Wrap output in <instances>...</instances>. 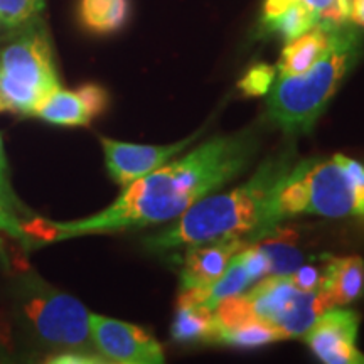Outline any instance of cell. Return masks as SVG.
Wrapping results in <instances>:
<instances>
[{
  "label": "cell",
  "instance_id": "cell-2",
  "mask_svg": "<svg viewBox=\"0 0 364 364\" xmlns=\"http://www.w3.org/2000/svg\"><path fill=\"white\" fill-rule=\"evenodd\" d=\"M294 150L267 159L257 172L233 191L206 196L161 233L149 236V252H171L198 241L223 236H248L255 243L279 226L277 194L294 167Z\"/></svg>",
  "mask_w": 364,
  "mask_h": 364
},
{
  "label": "cell",
  "instance_id": "cell-9",
  "mask_svg": "<svg viewBox=\"0 0 364 364\" xmlns=\"http://www.w3.org/2000/svg\"><path fill=\"white\" fill-rule=\"evenodd\" d=\"M203 134V130L196 132L188 139L172 145H142L120 142V140L102 136V147L105 154V166L108 174L118 186L125 188L136 179H142L150 172L157 171L164 164L174 159L177 154L188 149L191 144Z\"/></svg>",
  "mask_w": 364,
  "mask_h": 364
},
{
  "label": "cell",
  "instance_id": "cell-28",
  "mask_svg": "<svg viewBox=\"0 0 364 364\" xmlns=\"http://www.w3.org/2000/svg\"><path fill=\"white\" fill-rule=\"evenodd\" d=\"M6 112H11V110H9L6 100H4L2 95H0V113H6Z\"/></svg>",
  "mask_w": 364,
  "mask_h": 364
},
{
  "label": "cell",
  "instance_id": "cell-25",
  "mask_svg": "<svg viewBox=\"0 0 364 364\" xmlns=\"http://www.w3.org/2000/svg\"><path fill=\"white\" fill-rule=\"evenodd\" d=\"M0 193L6 196L7 201L12 204L14 209H16L21 216L27 218V220H29V218H33L29 209H27L24 204L21 203V199L17 198L16 191H14L12 184H11V171H9L7 154H6V147H4L2 135H0Z\"/></svg>",
  "mask_w": 364,
  "mask_h": 364
},
{
  "label": "cell",
  "instance_id": "cell-21",
  "mask_svg": "<svg viewBox=\"0 0 364 364\" xmlns=\"http://www.w3.org/2000/svg\"><path fill=\"white\" fill-rule=\"evenodd\" d=\"M24 223L26 221L22 220L19 213L7 201L6 196L0 193V260L6 268L11 267L9 265L7 241H14L24 250L33 248V240H31Z\"/></svg>",
  "mask_w": 364,
  "mask_h": 364
},
{
  "label": "cell",
  "instance_id": "cell-17",
  "mask_svg": "<svg viewBox=\"0 0 364 364\" xmlns=\"http://www.w3.org/2000/svg\"><path fill=\"white\" fill-rule=\"evenodd\" d=\"M213 324H215V311L194 302L181 294L177 302V312L172 322V339L181 344L201 343L209 344Z\"/></svg>",
  "mask_w": 364,
  "mask_h": 364
},
{
  "label": "cell",
  "instance_id": "cell-4",
  "mask_svg": "<svg viewBox=\"0 0 364 364\" xmlns=\"http://www.w3.org/2000/svg\"><path fill=\"white\" fill-rule=\"evenodd\" d=\"M9 304L16 329L31 348L46 353V356L65 349L95 351L88 309L34 270L14 277Z\"/></svg>",
  "mask_w": 364,
  "mask_h": 364
},
{
  "label": "cell",
  "instance_id": "cell-27",
  "mask_svg": "<svg viewBox=\"0 0 364 364\" xmlns=\"http://www.w3.org/2000/svg\"><path fill=\"white\" fill-rule=\"evenodd\" d=\"M349 21L359 27H364V0H351Z\"/></svg>",
  "mask_w": 364,
  "mask_h": 364
},
{
  "label": "cell",
  "instance_id": "cell-6",
  "mask_svg": "<svg viewBox=\"0 0 364 364\" xmlns=\"http://www.w3.org/2000/svg\"><path fill=\"white\" fill-rule=\"evenodd\" d=\"M332 307L324 292L299 289L289 275H267L248 292L223 300L215 309V322L257 321L292 339L302 338L317 317Z\"/></svg>",
  "mask_w": 364,
  "mask_h": 364
},
{
  "label": "cell",
  "instance_id": "cell-19",
  "mask_svg": "<svg viewBox=\"0 0 364 364\" xmlns=\"http://www.w3.org/2000/svg\"><path fill=\"white\" fill-rule=\"evenodd\" d=\"M297 238L287 230H280V225L268 231L265 236L255 243L267 253L270 262V273L268 275H290L306 263L304 252L297 245Z\"/></svg>",
  "mask_w": 364,
  "mask_h": 364
},
{
  "label": "cell",
  "instance_id": "cell-7",
  "mask_svg": "<svg viewBox=\"0 0 364 364\" xmlns=\"http://www.w3.org/2000/svg\"><path fill=\"white\" fill-rule=\"evenodd\" d=\"M58 88L51 36L38 16L14 29L0 49V95L11 113L34 117L43 100Z\"/></svg>",
  "mask_w": 364,
  "mask_h": 364
},
{
  "label": "cell",
  "instance_id": "cell-24",
  "mask_svg": "<svg viewBox=\"0 0 364 364\" xmlns=\"http://www.w3.org/2000/svg\"><path fill=\"white\" fill-rule=\"evenodd\" d=\"M302 2L317 12L322 24L341 26L349 21L351 0H302Z\"/></svg>",
  "mask_w": 364,
  "mask_h": 364
},
{
  "label": "cell",
  "instance_id": "cell-15",
  "mask_svg": "<svg viewBox=\"0 0 364 364\" xmlns=\"http://www.w3.org/2000/svg\"><path fill=\"white\" fill-rule=\"evenodd\" d=\"M338 27L339 26L322 24L321 22V24L312 27L311 31H307L306 34L289 41V44L285 46L280 54L279 65H277L279 76L306 73L322 56V53L329 48Z\"/></svg>",
  "mask_w": 364,
  "mask_h": 364
},
{
  "label": "cell",
  "instance_id": "cell-8",
  "mask_svg": "<svg viewBox=\"0 0 364 364\" xmlns=\"http://www.w3.org/2000/svg\"><path fill=\"white\" fill-rule=\"evenodd\" d=\"M90 336L95 351L107 363L162 364V346L142 327L90 312Z\"/></svg>",
  "mask_w": 364,
  "mask_h": 364
},
{
  "label": "cell",
  "instance_id": "cell-3",
  "mask_svg": "<svg viewBox=\"0 0 364 364\" xmlns=\"http://www.w3.org/2000/svg\"><path fill=\"white\" fill-rule=\"evenodd\" d=\"M359 54L361 39L346 22L336 29L329 48L306 73L279 76L273 81L267 98L270 120L287 134L311 132Z\"/></svg>",
  "mask_w": 364,
  "mask_h": 364
},
{
  "label": "cell",
  "instance_id": "cell-13",
  "mask_svg": "<svg viewBox=\"0 0 364 364\" xmlns=\"http://www.w3.org/2000/svg\"><path fill=\"white\" fill-rule=\"evenodd\" d=\"M108 97L103 86L88 83L78 90H54L43 100L34 117L58 127H86L107 110Z\"/></svg>",
  "mask_w": 364,
  "mask_h": 364
},
{
  "label": "cell",
  "instance_id": "cell-20",
  "mask_svg": "<svg viewBox=\"0 0 364 364\" xmlns=\"http://www.w3.org/2000/svg\"><path fill=\"white\" fill-rule=\"evenodd\" d=\"M285 338L273 327L262 324L257 321H240L231 324H213L209 344L220 346H238V348H255V346H265Z\"/></svg>",
  "mask_w": 364,
  "mask_h": 364
},
{
  "label": "cell",
  "instance_id": "cell-18",
  "mask_svg": "<svg viewBox=\"0 0 364 364\" xmlns=\"http://www.w3.org/2000/svg\"><path fill=\"white\" fill-rule=\"evenodd\" d=\"M129 16V0H80L78 4V21L90 34L117 33L127 24Z\"/></svg>",
  "mask_w": 364,
  "mask_h": 364
},
{
  "label": "cell",
  "instance_id": "cell-14",
  "mask_svg": "<svg viewBox=\"0 0 364 364\" xmlns=\"http://www.w3.org/2000/svg\"><path fill=\"white\" fill-rule=\"evenodd\" d=\"M322 292L332 306H348L364 294V262L361 257L324 255Z\"/></svg>",
  "mask_w": 364,
  "mask_h": 364
},
{
  "label": "cell",
  "instance_id": "cell-22",
  "mask_svg": "<svg viewBox=\"0 0 364 364\" xmlns=\"http://www.w3.org/2000/svg\"><path fill=\"white\" fill-rule=\"evenodd\" d=\"M46 0H0V26L19 29L44 11Z\"/></svg>",
  "mask_w": 364,
  "mask_h": 364
},
{
  "label": "cell",
  "instance_id": "cell-26",
  "mask_svg": "<svg viewBox=\"0 0 364 364\" xmlns=\"http://www.w3.org/2000/svg\"><path fill=\"white\" fill-rule=\"evenodd\" d=\"M44 363H56V364H102L107 363L93 349H65L48 354Z\"/></svg>",
  "mask_w": 364,
  "mask_h": 364
},
{
  "label": "cell",
  "instance_id": "cell-16",
  "mask_svg": "<svg viewBox=\"0 0 364 364\" xmlns=\"http://www.w3.org/2000/svg\"><path fill=\"white\" fill-rule=\"evenodd\" d=\"M262 24L268 33L292 41L321 24V19L302 0H265Z\"/></svg>",
  "mask_w": 364,
  "mask_h": 364
},
{
  "label": "cell",
  "instance_id": "cell-12",
  "mask_svg": "<svg viewBox=\"0 0 364 364\" xmlns=\"http://www.w3.org/2000/svg\"><path fill=\"white\" fill-rule=\"evenodd\" d=\"M252 245L247 236H223L186 247L181 268V290L203 289L225 273L231 258Z\"/></svg>",
  "mask_w": 364,
  "mask_h": 364
},
{
  "label": "cell",
  "instance_id": "cell-11",
  "mask_svg": "<svg viewBox=\"0 0 364 364\" xmlns=\"http://www.w3.org/2000/svg\"><path fill=\"white\" fill-rule=\"evenodd\" d=\"M268 273H270V262L267 253L257 243H252L231 258L230 265L216 282L203 289L182 290V295L215 311L223 300L243 294Z\"/></svg>",
  "mask_w": 364,
  "mask_h": 364
},
{
  "label": "cell",
  "instance_id": "cell-5",
  "mask_svg": "<svg viewBox=\"0 0 364 364\" xmlns=\"http://www.w3.org/2000/svg\"><path fill=\"white\" fill-rule=\"evenodd\" d=\"M275 215L279 223L297 215L364 218V166L343 154L299 162L277 194Z\"/></svg>",
  "mask_w": 364,
  "mask_h": 364
},
{
  "label": "cell",
  "instance_id": "cell-10",
  "mask_svg": "<svg viewBox=\"0 0 364 364\" xmlns=\"http://www.w3.org/2000/svg\"><path fill=\"white\" fill-rule=\"evenodd\" d=\"M358 329V312L332 307L317 317L302 338L322 363L364 364V354L356 344Z\"/></svg>",
  "mask_w": 364,
  "mask_h": 364
},
{
  "label": "cell",
  "instance_id": "cell-1",
  "mask_svg": "<svg viewBox=\"0 0 364 364\" xmlns=\"http://www.w3.org/2000/svg\"><path fill=\"white\" fill-rule=\"evenodd\" d=\"M260 147L257 132L216 135L188 156L125 186L103 211L75 221L27 220L33 247L91 235L120 233L174 221L203 198L221 189L250 166Z\"/></svg>",
  "mask_w": 364,
  "mask_h": 364
},
{
  "label": "cell",
  "instance_id": "cell-23",
  "mask_svg": "<svg viewBox=\"0 0 364 364\" xmlns=\"http://www.w3.org/2000/svg\"><path fill=\"white\" fill-rule=\"evenodd\" d=\"M277 78V68L270 65H255L240 80L238 88L248 97H260L270 91L273 81Z\"/></svg>",
  "mask_w": 364,
  "mask_h": 364
}]
</instances>
